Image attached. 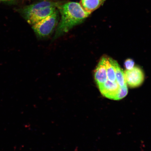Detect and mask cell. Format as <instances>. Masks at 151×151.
I'll list each match as a JSON object with an SVG mask.
<instances>
[{"label": "cell", "mask_w": 151, "mask_h": 151, "mask_svg": "<svg viewBox=\"0 0 151 151\" xmlns=\"http://www.w3.org/2000/svg\"><path fill=\"white\" fill-rule=\"evenodd\" d=\"M61 19L56 30L54 38L68 32L75 26L82 23L90 14L86 12L80 3L70 1L58 5Z\"/></svg>", "instance_id": "6da1fadb"}, {"label": "cell", "mask_w": 151, "mask_h": 151, "mask_svg": "<svg viewBox=\"0 0 151 151\" xmlns=\"http://www.w3.org/2000/svg\"><path fill=\"white\" fill-rule=\"evenodd\" d=\"M60 4L56 2L42 0L24 7L22 14L27 22L32 25L53 14Z\"/></svg>", "instance_id": "7a4b0ae2"}, {"label": "cell", "mask_w": 151, "mask_h": 151, "mask_svg": "<svg viewBox=\"0 0 151 151\" xmlns=\"http://www.w3.org/2000/svg\"><path fill=\"white\" fill-rule=\"evenodd\" d=\"M98 87L104 97L115 101L123 99L128 93L127 86L122 88L117 82H112L108 80Z\"/></svg>", "instance_id": "3957f363"}, {"label": "cell", "mask_w": 151, "mask_h": 151, "mask_svg": "<svg viewBox=\"0 0 151 151\" xmlns=\"http://www.w3.org/2000/svg\"><path fill=\"white\" fill-rule=\"evenodd\" d=\"M58 12L56 10L50 16L32 25L34 32L38 37H45L51 34L58 24Z\"/></svg>", "instance_id": "277c9868"}, {"label": "cell", "mask_w": 151, "mask_h": 151, "mask_svg": "<svg viewBox=\"0 0 151 151\" xmlns=\"http://www.w3.org/2000/svg\"><path fill=\"white\" fill-rule=\"evenodd\" d=\"M126 83L131 88H136L140 86L144 80V75L142 70L138 67H134L124 73Z\"/></svg>", "instance_id": "5b68a950"}, {"label": "cell", "mask_w": 151, "mask_h": 151, "mask_svg": "<svg viewBox=\"0 0 151 151\" xmlns=\"http://www.w3.org/2000/svg\"><path fill=\"white\" fill-rule=\"evenodd\" d=\"M106 60V57H103L100 60L94 72V79L98 86L104 83L108 80Z\"/></svg>", "instance_id": "8992f818"}, {"label": "cell", "mask_w": 151, "mask_h": 151, "mask_svg": "<svg viewBox=\"0 0 151 151\" xmlns=\"http://www.w3.org/2000/svg\"><path fill=\"white\" fill-rule=\"evenodd\" d=\"M104 0H81L80 4L86 12L91 14L101 6Z\"/></svg>", "instance_id": "52a82bcc"}, {"label": "cell", "mask_w": 151, "mask_h": 151, "mask_svg": "<svg viewBox=\"0 0 151 151\" xmlns=\"http://www.w3.org/2000/svg\"><path fill=\"white\" fill-rule=\"evenodd\" d=\"M110 60L114 68L117 82L122 88L127 86L124 77V73L120 67L118 62L112 58H110Z\"/></svg>", "instance_id": "ba28073f"}, {"label": "cell", "mask_w": 151, "mask_h": 151, "mask_svg": "<svg viewBox=\"0 0 151 151\" xmlns=\"http://www.w3.org/2000/svg\"><path fill=\"white\" fill-rule=\"evenodd\" d=\"M106 66L107 78L112 82H116V72L114 66L110 60V58L106 57Z\"/></svg>", "instance_id": "9c48e42d"}, {"label": "cell", "mask_w": 151, "mask_h": 151, "mask_svg": "<svg viewBox=\"0 0 151 151\" xmlns=\"http://www.w3.org/2000/svg\"><path fill=\"white\" fill-rule=\"evenodd\" d=\"M124 65L126 70H130L134 67V62L131 59H128L124 62Z\"/></svg>", "instance_id": "30bf717a"}, {"label": "cell", "mask_w": 151, "mask_h": 151, "mask_svg": "<svg viewBox=\"0 0 151 151\" xmlns=\"http://www.w3.org/2000/svg\"><path fill=\"white\" fill-rule=\"evenodd\" d=\"M18 1H20V0H0V1L4 2H11Z\"/></svg>", "instance_id": "8fae6325"}]
</instances>
